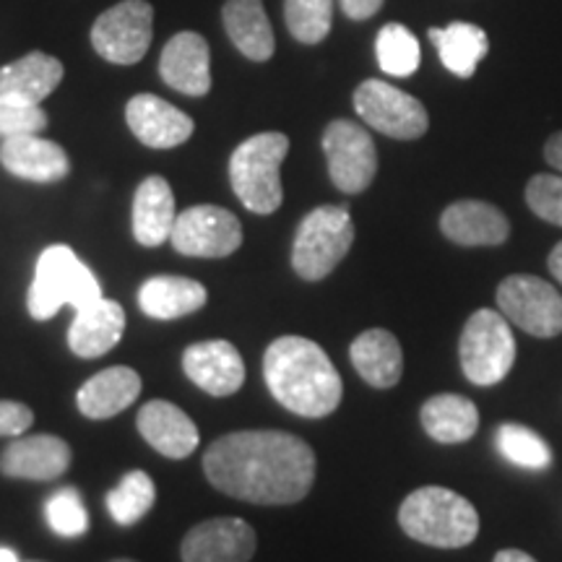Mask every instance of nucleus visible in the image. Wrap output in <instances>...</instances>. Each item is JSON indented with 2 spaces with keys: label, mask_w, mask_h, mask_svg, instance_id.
Here are the masks:
<instances>
[{
  "label": "nucleus",
  "mask_w": 562,
  "mask_h": 562,
  "mask_svg": "<svg viewBox=\"0 0 562 562\" xmlns=\"http://www.w3.org/2000/svg\"><path fill=\"white\" fill-rule=\"evenodd\" d=\"M419 419L425 432L442 446L472 440L480 430V409L472 398L459 396V393H440V396L427 398Z\"/></svg>",
  "instance_id": "obj_28"
},
{
  "label": "nucleus",
  "mask_w": 562,
  "mask_h": 562,
  "mask_svg": "<svg viewBox=\"0 0 562 562\" xmlns=\"http://www.w3.org/2000/svg\"><path fill=\"white\" fill-rule=\"evenodd\" d=\"M495 446L516 467L547 469L552 463V451L544 438H539L529 427L516 425V422H505V425L497 427Z\"/></svg>",
  "instance_id": "obj_32"
},
{
  "label": "nucleus",
  "mask_w": 562,
  "mask_h": 562,
  "mask_svg": "<svg viewBox=\"0 0 562 562\" xmlns=\"http://www.w3.org/2000/svg\"><path fill=\"white\" fill-rule=\"evenodd\" d=\"M0 562H21L19 554L9 550V547H0Z\"/></svg>",
  "instance_id": "obj_42"
},
{
  "label": "nucleus",
  "mask_w": 562,
  "mask_h": 562,
  "mask_svg": "<svg viewBox=\"0 0 562 562\" xmlns=\"http://www.w3.org/2000/svg\"><path fill=\"white\" fill-rule=\"evenodd\" d=\"M45 516L58 537L76 539L89 529V513L83 508V501L76 487H63L55 492L45 505Z\"/></svg>",
  "instance_id": "obj_34"
},
{
  "label": "nucleus",
  "mask_w": 562,
  "mask_h": 562,
  "mask_svg": "<svg viewBox=\"0 0 562 562\" xmlns=\"http://www.w3.org/2000/svg\"><path fill=\"white\" fill-rule=\"evenodd\" d=\"M323 151H326L331 182L341 193H362L375 180V140L362 125L351 121H334L323 133Z\"/></svg>",
  "instance_id": "obj_11"
},
{
  "label": "nucleus",
  "mask_w": 562,
  "mask_h": 562,
  "mask_svg": "<svg viewBox=\"0 0 562 562\" xmlns=\"http://www.w3.org/2000/svg\"><path fill=\"white\" fill-rule=\"evenodd\" d=\"M349 357L362 381L372 389H393L402 381L404 351L391 331L370 328V331L360 334L351 341Z\"/></svg>",
  "instance_id": "obj_25"
},
{
  "label": "nucleus",
  "mask_w": 562,
  "mask_h": 562,
  "mask_svg": "<svg viewBox=\"0 0 562 562\" xmlns=\"http://www.w3.org/2000/svg\"><path fill=\"white\" fill-rule=\"evenodd\" d=\"M284 19L294 40L318 45L331 32L334 0H284Z\"/></svg>",
  "instance_id": "obj_33"
},
{
  "label": "nucleus",
  "mask_w": 562,
  "mask_h": 562,
  "mask_svg": "<svg viewBox=\"0 0 562 562\" xmlns=\"http://www.w3.org/2000/svg\"><path fill=\"white\" fill-rule=\"evenodd\" d=\"M63 81V63L53 55L30 53L0 68V102L37 108Z\"/></svg>",
  "instance_id": "obj_22"
},
{
  "label": "nucleus",
  "mask_w": 562,
  "mask_h": 562,
  "mask_svg": "<svg viewBox=\"0 0 562 562\" xmlns=\"http://www.w3.org/2000/svg\"><path fill=\"white\" fill-rule=\"evenodd\" d=\"M26 562H42V560H26Z\"/></svg>",
  "instance_id": "obj_44"
},
{
  "label": "nucleus",
  "mask_w": 562,
  "mask_h": 562,
  "mask_svg": "<svg viewBox=\"0 0 562 562\" xmlns=\"http://www.w3.org/2000/svg\"><path fill=\"white\" fill-rule=\"evenodd\" d=\"M47 128V112L40 108H24V104L0 102V136H26Z\"/></svg>",
  "instance_id": "obj_36"
},
{
  "label": "nucleus",
  "mask_w": 562,
  "mask_h": 562,
  "mask_svg": "<svg viewBox=\"0 0 562 562\" xmlns=\"http://www.w3.org/2000/svg\"><path fill=\"white\" fill-rule=\"evenodd\" d=\"M138 432L149 442L154 451L167 459H188L199 448V427L180 406L165 398H154L138 409Z\"/></svg>",
  "instance_id": "obj_18"
},
{
  "label": "nucleus",
  "mask_w": 562,
  "mask_h": 562,
  "mask_svg": "<svg viewBox=\"0 0 562 562\" xmlns=\"http://www.w3.org/2000/svg\"><path fill=\"white\" fill-rule=\"evenodd\" d=\"M430 42L440 55V63L451 70L459 79H472L476 74V66L490 53V37L482 26L469 24V21H453L446 30H432Z\"/></svg>",
  "instance_id": "obj_29"
},
{
  "label": "nucleus",
  "mask_w": 562,
  "mask_h": 562,
  "mask_svg": "<svg viewBox=\"0 0 562 562\" xmlns=\"http://www.w3.org/2000/svg\"><path fill=\"white\" fill-rule=\"evenodd\" d=\"M497 307L513 326L537 336V339H554L562 334V297L550 281L513 273L497 286Z\"/></svg>",
  "instance_id": "obj_8"
},
{
  "label": "nucleus",
  "mask_w": 562,
  "mask_h": 562,
  "mask_svg": "<svg viewBox=\"0 0 562 562\" xmlns=\"http://www.w3.org/2000/svg\"><path fill=\"white\" fill-rule=\"evenodd\" d=\"M547 266H550V273L562 284V240L554 245L550 258H547Z\"/></svg>",
  "instance_id": "obj_40"
},
{
  "label": "nucleus",
  "mask_w": 562,
  "mask_h": 562,
  "mask_svg": "<svg viewBox=\"0 0 562 562\" xmlns=\"http://www.w3.org/2000/svg\"><path fill=\"white\" fill-rule=\"evenodd\" d=\"M378 66L393 79H406L417 74L422 50L414 34L404 24H385L375 40Z\"/></svg>",
  "instance_id": "obj_30"
},
{
  "label": "nucleus",
  "mask_w": 562,
  "mask_h": 562,
  "mask_svg": "<svg viewBox=\"0 0 562 562\" xmlns=\"http://www.w3.org/2000/svg\"><path fill=\"white\" fill-rule=\"evenodd\" d=\"M0 165L11 175L30 182H58L70 172L66 149L55 140L40 138V133L3 138L0 144Z\"/></svg>",
  "instance_id": "obj_20"
},
{
  "label": "nucleus",
  "mask_w": 562,
  "mask_h": 562,
  "mask_svg": "<svg viewBox=\"0 0 562 562\" xmlns=\"http://www.w3.org/2000/svg\"><path fill=\"white\" fill-rule=\"evenodd\" d=\"M459 360L463 375L474 385L505 381L516 362L510 321L497 311H476L469 315L459 341Z\"/></svg>",
  "instance_id": "obj_7"
},
{
  "label": "nucleus",
  "mask_w": 562,
  "mask_h": 562,
  "mask_svg": "<svg viewBox=\"0 0 562 562\" xmlns=\"http://www.w3.org/2000/svg\"><path fill=\"white\" fill-rule=\"evenodd\" d=\"M398 524L414 542L461 550L480 533V513L467 497L446 487H419L398 508Z\"/></svg>",
  "instance_id": "obj_3"
},
{
  "label": "nucleus",
  "mask_w": 562,
  "mask_h": 562,
  "mask_svg": "<svg viewBox=\"0 0 562 562\" xmlns=\"http://www.w3.org/2000/svg\"><path fill=\"white\" fill-rule=\"evenodd\" d=\"M140 375L133 368H108L91 375L76 393V404L87 419H110L128 409L140 396Z\"/></svg>",
  "instance_id": "obj_24"
},
{
  "label": "nucleus",
  "mask_w": 562,
  "mask_h": 562,
  "mask_svg": "<svg viewBox=\"0 0 562 562\" xmlns=\"http://www.w3.org/2000/svg\"><path fill=\"white\" fill-rule=\"evenodd\" d=\"M355 110L372 131L389 138L414 140L430 128V115L417 97L378 79H368L357 87Z\"/></svg>",
  "instance_id": "obj_9"
},
{
  "label": "nucleus",
  "mask_w": 562,
  "mask_h": 562,
  "mask_svg": "<svg viewBox=\"0 0 562 562\" xmlns=\"http://www.w3.org/2000/svg\"><path fill=\"white\" fill-rule=\"evenodd\" d=\"M112 562H136V560H125V558H123V560H112Z\"/></svg>",
  "instance_id": "obj_43"
},
{
  "label": "nucleus",
  "mask_w": 562,
  "mask_h": 562,
  "mask_svg": "<svg viewBox=\"0 0 562 562\" xmlns=\"http://www.w3.org/2000/svg\"><path fill=\"white\" fill-rule=\"evenodd\" d=\"M203 472L224 495L256 505H292L315 482V453L297 435L243 430L214 440Z\"/></svg>",
  "instance_id": "obj_1"
},
{
  "label": "nucleus",
  "mask_w": 562,
  "mask_h": 562,
  "mask_svg": "<svg viewBox=\"0 0 562 562\" xmlns=\"http://www.w3.org/2000/svg\"><path fill=\"white\" fill-rule=\"evenodd\" d=\"M133 136L149 149H175L193 136V117L157 94H136L125 108Z\"/></svg>",
  "instance_id": "obj_16"
},
{
  "label": "nucleus",
  "mask_w": 562,
  "mask_h": 562,
  "mask_svg": "<svg viewBox=\"0 0 562 562\" xmlns=\"http://www.w3.org/2000/svg\"><path fill=\"white\" fill-rule=\"evenodd\" d=\"M125 311L121 302L100 297L91 305L76 311V318L68 328V347L81 360L108 355L123 339Z\"/></svg>",
  "instance_id": "obj_21"
},
{
  "label": "nucleus",
  "mask_w": 562,
  "mask_h": 562,
  "mask_svg": "<svg viewBox=\"0 0 562 562\" xmlns=\"http://www.w3.org/2000/svg\"><path fill=\"white\" fill-rule=\"evenodd\" d=\"M355 243L347 206H318L300 222L292 245V269L300 279L321 281L339 266Z\"/></svg>",
  "instance_id": "obj_6"
},
{
  "label": "nucleus",
  "mask_w": 562,
  "mask_h": 562,
  "mask_svg": "<svg viewBox=\"0 0 562 562\" xmlns=\"http://www.w3.org/2000/svg\"><path fill=\"white\" fill-rule=\"evenodd\" d=\"M154 9L146 0H123L102 13L91 26V45L104 60L133 66L149 53Z\"/></svg>",
  "instance_id": "obj_10"
},
{
  "label": "nucleus",
  "mask_w": 562,
  "mask_h": 562,
  "mask_svg": "<svg viewBox=\"0 0 562 562\" xmlns=\"http://www.w3.org/2000/svg\"><path fill=\"white\" fill-rule=\"evenodd\" d=\"M175 220V195L170 182L159 175H151L136 188L133 195V237L144 248H159L170 240Z\"/></svg>",
  "instance_id": "obj_23"
},
{
  "label": "nucleus",
  "mask_w": 562,
  "mask_h": 562,
  "mask_svg": "<svg viewBox=\"0 0 562 562\" xmlns=\"http://www.w3.org/2000/svg\"><path fill=\"white\" fill-rule=\"evenodd\" d=\"M157 501V487L146 472H128L108 492V510L112 521L121 526L138 524Z\"/></svg>",
  "instance_id": "obj_31"
},
{
  "label": "nucleus",
  "mask_w": 562,
  "mask_h": 562,
  "mask_svg": "<svg viewBox=\"0 0 562 562\" xmlns=\"http://www.w3.org/2000/svg\"><path fill=\"white\" fill-rule=\"evenodd\" d=\"M222 19L232 45L248 60L263 63L277 50V40H273L271 21L263 11V0H227Z\"/></svg>",
  "instance_id": "obj_27"
},
{
  "label": "nucleus",
  "mask_w": 562,
  "mask_h": 562,
  "mask_svg": "<svg viewBox=\"0 0 562 562\" xmlns=\"http://www.w3.org/2000/svg\"><path fill=\"white\" fill-rule=\"evenodd\" d=\"M70 446L58 435H19L16 440L0 453V474L11 480L50 482L68 472Z\"/></svg>",
  "instance_id": "obj_15"
},
{
  "label": "nucleus",
  "mask_w": 562,
  "mask_h": 562,
  "mask_svg": "<svg viewBox=\"0 0 562 562\" xmlns=\"http://www.w3.org/2000/svg\"><path fill=\"white\" fill-rule=\"evenodd\" d=\"M286 151H290V138L277 131L258 133L232 151V191L252 214H273L284 201L281 165H284Z\"/></svg>",
  "instance_id": "obj_4"
},
{
  "label": "nucleus",
  "mask_w": 562,
  "mask_h": 562,
  "mask_svg": "<svg viewBox=\"0 0 562 562\" xmlns=\"http://www.w3.org/2000/svg\"><path fill=\"white\" fill-rule=\"evenodd\" d=\"M206 300V286L188 277H151L138 290V307L154 321H175L199 313Z\"/></svg>",
  "instance_id": "obj_26"
},
{
  "label": "nucleus",
  "mask_w": 562,
  "mask_h": 562,
  "mask_svg": "<svg viewBox=\"0 0 562 562\" xmlns=\"http://www.w3.org/2000/svg\"><path fill=\"white\" fill-rule=\"evenodd\" d=\"M544 159L547 165L562 172V131L554 133V136H550V140L544 144Z\"/></svg>",
  "instance_id": "obj_39"
},
{
  "label": "nucleus",
  "mask_w": 562,
  "mask_h": 562,
  "mask_svg": "<svg viewBox=\"0 0 562 562\" xmlns=\"http://www.w3.org/2000/svg\"><path fill=\"white\" fill-rule=\"evenodd\" d=\"M172 248L191 258H227L243 245V224L222 206H191L175 220Z\"/></svg>",
  "instance_id": "obj_12"
},
{
  "label": "nucleus",
  "mask_w": 562,
  "mask_h": 562,
  "mask_svg": "<svg viewBox=\"0 0 562 562\" xmlns=\"http://www.w3.org/2000/svg\"><path fill=\"white\" fill-rule=\"evenodd\" d=\"M159 76L167 87L188 97H203L211 89L209 42L195 32H180L167 42L159 58Z\"/></svg>",
  "instance_id": "obj_17"
},
{
  "label": "nucleus",
  "mask_w": 562,
  "mask_h": 562,
  "mask_svg": "<svg viewBox=\"0 0 562 562\" xmlns=\"http://www.w3.org/2000/svg\"><path fill=\"white\" fill-rule=\"evenodd\" d=\"M34 412L21 402L0 398V438H19L32 427Z\"/></svg>",
  "instance_id": "obj_37"
},
{
  "label": "nucleus",
  "mask_w": 562,
  "mask_h": 562,
  "mask_svg": "<svg viewBox=\"0 0 562 562\" xmlns=\"http://www.w3.org/2000/svg\"><path fill=\"white\" fill-rule=\"evenodd\" d=\"M440 229L463 248H495L510 235V222L501 209L484 201H456L442 211Z\"/></svg>",
  "instance_id": "obj_19"
},
{
  "label": "nucleus",
  "mask_w": 562,
  "mask_h": 562,
  "mask_svg": "<svg viewBox=\"0 0 562 562\" xmlns=\"http://www.w3.org/2000/svg\"><path fill=\"white\" fill-rule=\"evenodd\" d=\"M256 531L243 518H211L193 526L182 539V562H250Z\"/></svg>",
  "instance_id": "obj_13"
},
{
  "label": "nucleus",
  "mask_w": 562,
  "mask_h": 562,
  "mask_svg": "<svg viewBox=\"0 0 562 562\" xmlns=\"http://www.w3.org/2000/svg\"><path fill=\"white\" fill-rule=\"evenodd\" d=\"M526 203L539 220L562 227V172L533 175L526 186Z\"/></svg>",
  "instance_id": "obj_35"
},
{
  "label": "nucleus",
  "mask_w": 562,
  "mask_h": 562,
  "mask_svg": "<svg viewBox=\"0 0 562 562\" xmlns=\"http://www.w3.org/2000/svg\"><path fill=\"white\" fill-rule=\"evenodd\" d=\"M339 3H341V11L347 13L351 21L372 19L383 9V0H339Z\"/></svg>",
  "instance_id": "obj_38"
},
{
  "label": "nucleus",
  "mask_w": 562,
  "mask_h": 562,
  "mask_svg": "<svg viewBox=\"0 0 562 562\" xmlns=\"http://www.w3.org/2000/svg\"><path fill=\"white\" fill-rule=\"evenodd\" d=\"M492 562H537V560L521 550H501Z\"/></svg>",
  "instance_id": "obj_41"
},
{
  "label": "nucleus",
  "mask_w": 562,
  "mask_h": 562,
  "mask_svg": "<svg viewBox=\"0 0 562 562\" xmlns=\"http://www.w3.org/2000/svg\"><path fill=\"white\" fill-rule=\"evenodd\" d=\"M100 297V281L68 245H50L42 250L26 297L34 321H50L63 305L81 311Z\"/></svg>",
  "instance_id": "obj_5"
},
{
  "label": "nucleus",
  "mask_w": 562,
  "mask_h": 562,
  "mask_svg": "<svg viewBox=\"0 0 562 562\" xmlns=\"http://www.w3.org/2000/svg\"><path fill=\"white\" fill-rule=\"evenodd\" d=\"M182 370L209 396L224 398L243 389L245 364L235 344L214 339L191 344L182 351Z\"/></svg>",
  "instance_id": "obj_14"
},
{
  "label": "nucleus",
  "mask_w": 562,
  "mask_h": 562,
  "mask_svg": "<svg viewBox=\"0 0 562 562\" xmlns=\"http://www.w3.org/2000/svg\"><path fill=\"white\" fill-rule=\"evenodd\" d=\"M263 378L271 396L292 414L321 419L339 409L344 385L339 370L313 339L279 336L263 355Z\"/></svg>",
  "instance_id": "obj_2"
}]
</instances>
